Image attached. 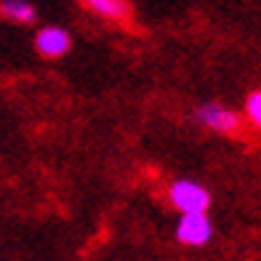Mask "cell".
I'll return each instance as SVG.
<instances>
[{"mask_svg":"<svg viewBox=\"0 0 261 261\" xmlns=\"http://www.w3.org/2000/svg\"><path fill=\"white\" fill-rule=\"evenodd\" d=\"M91 14H96L107 21H117V24H125V21L134 19V6L128 0H80Z\"/></svg>","mask_w":261,"mask_h":261,"instance_id":"5","label":"cell"},{"mask_svg":"<svg viewBox=\"0 0 261 261\" xmlns=\"http://www.w3.org/2000/svg\"><path fill=\"white\" fill-rule=\"evenodd\" d=\"M32 45L43 59H62L72 51V32L59 24H45L35 32Z\"/></svg>","mask_w":261,"mask_h":261,"instance_id":"4","label":"cell"},{"mask_svg":"<svg viewBox=\"0 0 261 261\" xmlns=\"http://www.w3.org/2000/svg\"><path fill=\"white\" fill-rule=\"evenodd\" d=\"M165 197L173 211L179 213H195V211H208L211 208V192L195 179H173L165 189Z\"/></svg>","mask_w":261,"mask_h":261,"instance_id":"2","label":"cell"},{"mask_svg":"<svg viewBox=\"0 0 261 261\" xmlns=\"http://www.w3.org/2000/svg\"><path fill=\"white\" fill-rule=\"evenodd\" d=\"M192 120L219 136H234V134H240L245 117H243V112H237L221 101H203L195 107Z\"/></svg>","mask_w":261,"mask_h":261,"instance_id":"1","label":"cell"},{"mask_svg":"<svg viewBox=\"0 0 261 261\" xmlns=\"http://www.w3.org/2000/svg\"><path fill=\"white\" fill-rule=\"evenodd\" d=\"M243 117L251 123L256 130H261V88L258 91H251L245 96V104H243Z\"/></svg>","mask_w":261,"mask_h":261,"instance_id":"7","label":"cell"},{"mask_svg":"<svg viewBox=\"0 0 261 261\" xmlns=\"http://www.w3.org/2000/svg\"><path fill=\"white\" fill-rule=\"evenodd\" d=\"M0 16L14 24H32L38 19V11L30 0H0Z\"/></svg>","mask_w":261,"mask_h":261,"instance_id":"6","label":"cell"},{"mask_svg":"<svg viewBox=\"0 0 261 261\" xmlns=\"http://www.w3.org/2000/svg\"><path fill=\"white\" fill-rule=\"evenodd\" d=\"M213 234H216V229H213L208 211L181 213L179 221H176V229H173L176 243L184 248H205V245H211Z\"/></svg>","mask_w":261,"mask_h":261,"instance_id":"3","label":"cell"}]
</instances>
